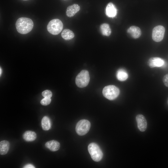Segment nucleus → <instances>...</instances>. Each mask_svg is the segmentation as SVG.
<instances>
[{"label":"nucleus","instance_id":"nucleus-1","mask_svg":"<svg viewBox=\"0 0 168 168\" xmlns=\"http://www.w3.org/2000/svg\"><path fill=\"white\" fill-rule=\"evenodd\" d=\"M34 26L33 21L30 18L21 17L18 19L16 23L17 31L22 34H27L32 30Z\"/></svg>","mask_w":168,"mask_h":168},{"label":"nucleus","instance_id":"nucleus-2","mask_svg":"<svg viewBox=\"0 0 168 168\" xmlns=\"http://www.w3.org/2000/svg\"><path fill=\"white\" fill-rule=\"evenodd\" d=\"M63 25L61 21L58 19H55L50 21L47 26V30L50 34L57 35L62 31Z\"/></svg>","mask_w":168,"mask_h":168},{"label":"nucleus","instance_id":"nucleus-3","mask_svg":"<svg viewBox=\"0 0 168 168\" xmlns=\"http://www.w3.org/2000/svg\"><path fill=\"white\" fill-rule=\"evenodd\" d=\"M120 93L119 89L113 85H110L105 87L102 91L104 96L107 99L112 100L116 99Z\"/></svg>","mask_w":168,"mask_h":168},{"label":"nucleus","instance_id":"nucleus-4","mask_svg":"<svg viewBox=\"0 0 168 168\" xmlns=\"http://www.w3.org/2000/svg\"><path fill=\"white\" fill-rule=\"evenodd\" d=\"M88 151L93 160L99 161L101 160L103 154L99 146L95 143H91L88 146Z\"/></svg>","mask_w":168,"mask_h":168},{"label":"nucleus","instance_id":"nucleus-5","mask_svg":"<svg viewBox=\"0 0 168 168\" xmlns=\"http://www.w3.org/2000/svg\"><path fill=\"white\" fill-rule=\"evenodd\" d=\"M89 80L90 76L88 72L86 70H83L77 76L75 82L78 87L82 88L88 85Z\"/></svg>","mask_w":168,"mask_h":168},{"label":"nucleus","instance_id":"nucleus-6","mask_svg":"<svg viewBox=\"0 0 168 168\" xmlns=\"http://www.w3.org/2000/svg\"><path fill=\"white\" fill-rule=\"evenodd\" d=\"M91 127L90 122L86 119H82L78 121L76 127V131L79 135L86 134L89 130Z\"/></svg>","mask_w":168,"mask_h":168},{"label":"nucleus","instance_id":"nucleus-7","mask_svg":"<svg viewBox=\"0 0 168 168\" xmlns=\"http://www.w3.org/2000/svg\"><path fill=\"white\" fill-rule=\"evenodd\" d=\"M165 32V29L163 26L159 25L155 27L152 32L153 40L156 42L161 41L164 38Z\"/></svg>","mask_w":168,"mask_h":168},{"label":"nucleus","instance_id":"nucleus-8","mask_svg":"<svg viewBox=\"0 0 168 168\" xmlns=\"http://www.w3.org/2000/svg\"><path fill=\"white\" fill-rule=\"evenodd\" d=\"M136 119L138 129L141 132L145 131L147 128V122L145 117L139 114L136 116Z\"/></svg>","mask_w":168,"mask_h":168},{"label":"nucleus","instance_id":"nucleus-9","mask_svg":"<svg viewBox=\"0 0 168 168\" xmlns=\"http://www.w3.org/2000/svg\"><path fill=\"white\" fill-rule=\"evenodd\" d=\"M164 63V61L159 57H152L147 62V65L151 68L155 67H160Z\"/></svg>","mask_w":168,"mask_h":168},{"label":"nucleus","instance_id":"nucleus-10","mask_svg":"<svg viewBox=\"0 0 168 168\" xmlns=\"http://www.w3.org/2000/svg\"><path fill=\"white\" fill-rule=\"evenodd\" d=\"M106 16L110 18L115 16L117 13V10L115 5L112 2L109 3L107 5L105 9Z\"/></svg>","mask_w":168,"mask_h":168},{"label":"nucleus","instance_id":"nucleus-11","mask_svg":"<svg viewBox=\"0 0 168 168\" xmlns=\"http://www.w3.org/2000/svg\"><path fill=\"white\" fill-rule=\"evenodd\" d=\"M127 32L134 39L139 38L141 35V31L138 27L132 26L128 29Z\"/></svg>","mask_w":168,"mask_h":168},{"label":"nucleus","instance_id":"nucleus-12","mask_svg":"<svg viewBox=\"0 0 168 168\" xmlns=\"http://www.w3.org/2000/svg\"><path fill=\"white\" fill-rule=\"evenodd\" d=\"M80 9V6L77 4H74L69 6L67 9L66 15L69 17H72L79 11Z\"/></svg>","mask_w":168,"mask_h":168},{"label":"nucleus","instance_id":"nucleus-13","mask_svg":"<svg viewBox=\"0 0 168 168\" xmlns=\"http://www.w3.org/2000/svg\"><path fill=\"white\" fill-rule=\"evenodd\" d=\"M45 146L50 151L54 152L59 149L60 144L58 141L52 140L47 142L45 144Z\"/></svg>","mask_w":168,"mask_h":168},{"label":"nucleus","instance_id":"nucleus-14","mask_svg":"<svg viewBox=\"0 0 168 168\" xmlns=\"http://www.w3.org/2000/svg\"><path fill=\"white\" fill-rule=\"evenodd\" d=\"M24 140L27 142H32L35 140L36 138V134L34 131H27L23 135Z\"/></svg>","mask_w":168,"mask_h":168},{"label":"nucleus","instance_id":"nucleus-15","mask_svg":"<svg viewBox=\"0 0 168 168\" xmlns=\"http://www.w3.org/2000/svg\"><path fill=\"white\" fill-rule=\"evenodd\" d=\"M10 143L7 140H3L0 142V154L1 155L6 154L9 148Z\"/></svg>","mask_w":168,"mask_h":168},{"label":"nucleus","instance_id":"nucleus-16","mask_svg":"<svg viewBox=\"0 0 168 168\" xmlns=\"http://www.w3.org/2000/svg\"><path fill=\"white\" fill-rule=\"evenodd\" d=\"M116 76L117 79L121 81L126 80L128 77L127 72L123 69L118 70L116 72Z\"/></svg>","mask_w":168,"mask_h":168},{"label":"nucleus","instance_id":"nucleus-17","mask_svg":"<svg viewBox=\"0 0 168 168\" xmlns=\"http://www.w3.org/2000/svg\"><path fill=\"white\" fill-rule=\"evenodd\" d=\"M62 37L67 40H69L74 37L73 32L68 29H65L63 30L61 34Z\"/></svg>","mask_w":168,"mask_h":168},{"label":"nucleus","instance_id":"nucleus-18","mask_svg":"<svg viewBox=\"0 0 168 168\" xmlns=\"http://www.w3.org/2000/svg\"><path fill=\"white\" fill-rule=\"evenodd\" d=\"M100 29L103 35L109 36L111 34V31L109 25L105 23L102 24L100 26Z\"/></svg>","mask_w":168,"mask_h":168},{"label":"nucleus","instance_id":"nucleus-19","mask_svg":"<svg viewBox=\"0 0 168 168\" xmlns=\"http://www.w3.org/2000/svg\"><path fill=\"white\" fill-rule=\"evenodd\" d=\"M42 129L44 130H48L51 127V122L49 118L46 116L43 117L41 120Z\"/></svg>","mask_w":168,"mask_h":168},{"label":"nucleus","instance_id":"nucleus-20","mask_svg":"<svg viewBox=\"0 0 168 168\" xmlns=\"http://www.w3.org/2000/svg\"><path fill=\"white\" fill-rule=\"evenodd\" d=\"M51 99L49 98H45L43 99L40 101L41 105H47L51 102Z\"/></svg>","mask_w":168,"mask_h":168},{"label":"nucleus","instance_id":"nucleus-21","mask_svg":"<svg viewBox=\"0 0 168 168\" xmlns=\"http://www.w3.org/2000/svg\"><path fill=\"white\" fill-rule=\"evenodd\" d=\"M42 95L44 97L49 98L51 97L52 95V92L49 90H46L43 91Z\"/></svg>","mask_w":168,"mask_h":168},{"label":"nucleus","instance_id":"nucleus-22","mask_svg":"<svg viewBox=\"0 0 168 168\" xmlns=\"http://www.w3.org/2000/svg\"><path fill=\"white\" fill-rule=\"evenodd\" d=\"M163 81L165 86L168 87V74L164 76L163 79Z\"/></svg>","mask_w":168,"mask_h":168},{"label":"nucleus","instance_id":"nucleus-23","mask_svg":"<svg viewBox=\"0 0 168 168\" xmlns=\"http://www.w3.org/2000/svg\"><path fill=\"white\" fill-rule=\"evenodd\" d=\"M24 168H35V167L32 164H27L25 165L24 167Z\"/></svg>","mask_w":168,"mask_h":168},{"label":"nucleus","instance_id":"nucleus-24","mask_svg":"<svg viewBox=\"0 0 168 168\" xmlns=\"http://www.w3.org/2000/svg\"><path fill=\"white\" fill-rule=\"evenodd\" d=\"M0 76L1 75V74L2 73V69L1 68H0Z\"/></svg>","mask_w":168,"mask_h":168},{"label":"nucleus","instance_id":"nucleus-25","mask_svg":"<svg viewBox=\"0 0 168 168\" xmlns=\"http://www.w3.org/2000/svg\"><path fill=\"white\" fill-rule=\"evenodd\" d=\"M167 103H168V100H167Z\"/></svg>","mask_w":168,"mask_h":168},{"label":"nucleus","instance_id":"nucleus-26","mask_svg":"<svg viewBox=\"0 0 168 168\" xmlns=\"http://www.w3.org/2000/svg\"></svg>","mask_w":168,"mask_h":168}]
</instances>
